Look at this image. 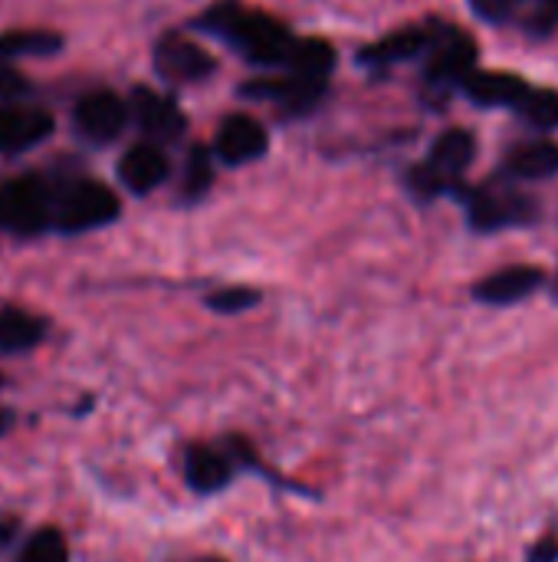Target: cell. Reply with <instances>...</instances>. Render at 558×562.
Instances as JSON below:
<instances>
[{
    "mask_svg": "<svg viewBox=\"0 0 558 562\" xmlns=\"http://www.w3.org/2000/svg\"><path fill=\"white\" fill-rule=\"evenodd\" d=\"M197 30L224 40L227 46H234L243 59L257 63V66H286L296 36L286 30L283 20L253 10L240 0H217L214 7H207L197 20Z\"/></svg>",
    "mask_w": 558,
    "mask_h": 562,
    "instance_id": "6da1fadb",
    "label": "cell"
},
{
    "mask_svg": "<svg viewBox=\"0 0 558 562\" xmlns=\"http://www.w3.org/2000/svg\"><path fill=\"white\" fill-rule=\"evenodd\" d=\"M454 201L467 214V227L474 234H503V231H523L539 224L543 204L533 198L523 184H513L500 178L497 171L480 184H464Z\"/></svg>",
    "mask_w": 558,
    "mask_h": 562,
    "instance_id": "7a4b0ae2",
    "label": "cell"
},
{
    "mask_svg": "<svg viewBox=\"0 0 558 562\" xmlns=\"http://www.w3.org/2000/svg\"><path fill=\"white\" fill-rule=\"evenodd\" d=\"M474 161H477V135L470 128L454 125L431 142L424 161L408 168L405 184L421 204H431L437 198H454L467 184V171Z\"/></svg>",
    "mask_w": 558,
    "mask_h": 562,
    "instance_id": "3957f363",
    "label": "cell"
},
{
    "mask_svg": "<svg viewBox=\"0 0 558 562\" xmlns=\"http://www.w3.org/2000/svg\"><path fill=\"white\" fill-rule=\"evenodd\" d=\"M421 63H424V86L434 95H451V92H460L464 79L477 69L480 43L470 30L457 23L431 20V43Z\"/></svg>",
    "mask_w": 558,
    "mask_h": 562,
    "instance_id": "277c9868",
    "label": "cell"
},
{
    "mask_svg": "<svg viewBox=\"0 0 558 562\" xmlns=\"http://www.w3.org/2000/svg\"><path fill=\"white\" fill-rule=\"evenodd\" d=\"M122 204L118 194L95 181V178H79L66 184L59 194H53V227L59 234H89L118 217Z\"/></svg>",
    "mask_w": 558,
    "mask_h": 562,
    "instance_id": "5b68a950",
    "label": "cell"
},
{
    "mask_svg": "<svg viewBox=\"0 0 558 562\" xmlns=\"http://www.w3.org/2000/svg\"><path fill=\"white\" fill-rule=\"evenodd\" d=\"M0 227L16 237H36L53 227V191L36 175L0 184Z\"/></svg>",
    "mask_w": 558,
    "mask_h": 562,
    "instance_id": "8992f818",
    "label": "cell"
},
{
    "mask_svg": "<svg viewBox=\"0 0 558 562\" xmlns=\"http://www.w3.org/2000/svg\"><path fill=\"white\" fill-rule=\"evenodd\" d=\"M546 283H549V273L543 267H536V263H510V267H500V270L480 277L470 286V296L480 306L510 310V306L526 303L539 290H546Z\"/></svg>",
    "mask_w": 558,
    "mask_h": 562,
    "instance_id": "52a82bcc",
    "label": "cell"
},
{
    "mask_svg": "<svg viewBox=\"0 0 558 562\" xmlns=\"http://www.w3.org/2000/svg\"><path fill=\"white\" fill-rule=\"evenodd\" d=\"M151 59H155L158 76H164L171 82H204L217 69L214 53H207L201 43H194L181 33H164L155 43Z\"/></svg>",
    "mask_w": 558,
    "mask_h": 562,
    "instance_id": "ba28073f",
    "label": "cell"
},
{
    "mask_svg": "<svg viewBox=\"0 0 558 562\" xmlns=\"http://www.w3.org/2000/svg\"><path fill=\"white\" fill-rule=\"evenodd\" d=\"M76 132L89 142H112L128 125V102L112 89H92L86 92L72 109Z\"/></svg>",
    "mask_w": 558,
    "mask_h": 562,
    "instance_id": "9c48e42d",
    "label": "cell"
},
{
    "mask_svg": "<svg viewBox=\"0 0 558 562\" xmlns=\"http://www.w3.org/2000/svg\"><path fill=\"white\" fill-rule=\"evenodd\" d=\"M497 175L513 181V184L553 181V178H558V142H553L549 135H536L529 142L506 148Z\"/></svg>",
    "mask_w": 558,
    "mask_h": 562,
    "instance_id": "30bf717a",
    "label": "cell"
},
{
    "mask_svg": "<svg viewBox=\"0 0 558 562\" xmlns=\"http://www.w3.org/2000/svg\"><path fill=\"white\" fill-rule=\"evenodd\" d=\"M128 115H135V125L158 145V142H174L187 128V119L181 105L171 95H161L148 86H138L128 102Z\"/></svg>",
    "mask_w": 558,
    "mask_h": 562,
    "instance_id": "8fae6325",
    "label": "cell"
},
{
    "mask_svg": "<svg viewBox=\"0 0 558 562\" xmlns=\"http://www.w3.org/2000/svg\"><path fill=\"white\" fill-rule=\"evenodd\" d=\"M529 79L523 72L513 69H474L460 92L477 105V109H506L516 112V105L523 102V95L529 92Z\"/></svg>",
    "mask_w": 558,
    "mask_h": 562,
    "instance_id": "7c38bea8",
    "label": "cell"
},
{
    "mask_svg": "<svg viewBox=\"0 0 558 562\" xmlns=\"http://www.w3.org/2000/svg\"><path fill=\"white\" fill-rule=\"evenodd\" d=\"M266 148H270V135H266L263 122L247 112L227 115L214 138V155L224 165H250V161L263 158Z\"/></svg>",
    "mask_w": 558,
    "mask_h": 562,
    "instance_id": "4fadbf2b",
    "label": "cell"
},
{
    "mask_svg": "<svg viewBox=\"0 0 558 562\" xmlns=\"http://www.w3.org/2000/svg\"><path fill=\"white\" fill-rule=\"evenodd\" d=\"M431 43V20L421 23V26H401L368 46L358 49V63L368 66V69H391L398 63H411V59H421L424 49Z\"/></svg>",
    "mask_w": 558,
    "mask_h": 562,
    "instance_id": "5bb4252c",
    "label": "cell"
},
{
    "mask_svg": "<svg viewBox=\"0 0 558 562\" xmlns=\"http://www.w3.org/2000/svg\"><path fill=\"white\" fill-rule=\"evenodd\" d=\"M56 122L46 109H20V105H0V155H16L26 148H36L53 135Z\"/></svg>",
    "mask_w": 558,
    "mask_h": 562,
    "instance_id": "9a60e30c",
    "label": "cell"
},
{
    "mask_svg": "<svg viewBox=\"0 0 558 562\" xmlns=\"http://www.w3.org/2000/svg\"><path fill=\"white\" fill-rule=\"evenodd\" d=\"M168 175H171V161L164 148L155 142H138L118 158V181L132 194H151L168 181Z\"/></svg>",
    "mask_w": 558,
    "mask_h": 562,
    "instance_id": "2e32d148",
    "label": "cell"
},
{
    "mask_svg": "<svg viewBox=\"0 0 558 562\" xmlns=\"http://www.w3.org/2000/svg\"><path fill=\"white\" fill-rule=\"evenodd\" d=\"M237 474V464L230 461V454L217 451L214 445H191L184 451V484L194 491V494H220L230 487Z\"/></svg>",
    "mask_w": 558,
    "mask_h": 562,
    "instance_id": "e0dca14e",
    "label": "cell"
},
{
    "mask_svg": "<svg viewBox=\"0 0 558 562\" xmlns=\"http://www.w3.org/2000/svg\"><path fill=\"white\" fill-rule=\"evenodd\" d=\"M243 95H253V99H263V102H276L280 109L286 112H309L322 102L326 95V86H312V82H303L296 76H280V79H257L250 86H243Z\"/></svg>",
    "mask_w": 558,
    "mask_h": 562,
    "instance_id": "ac0fdd59",
    "label": "cell"
},
{
    "mask_svg": "<svg viewBox=\"0 0 558 562\" xmlns=\"http://www.w3.org/2000/svg\"><path fill=\"white\" fill-rule=\"evenodd\" d=\"M289 76L312 82V86H329V76L335 69V46L322 36H306L293 43V53L286 59Z\"/></svg>",
    "mask_w": 558,
    "mask_h": 562,
    "instance_id": "d6986e66",
    "label": "cell"
},
{
    "mask_svg": "<svg viewBox=\"0 0 558 562\" xmlns=\"http://www.w3.org/2000/svg\"><path fill=\"white\" fill-rule=\"evenodd\" d=\"M46 319L16 306H3L0 310V352L7 356H20V352H33L43 339H46Z\"/></svg>",
    "mask_w": 558,
    "mask_h": 562,
    "instance_id": "ffe728a7",
    "label": "cell"
},
{
    "mask_svg": "<svg viewBox=\"0 0 558 562\" xmlns=\"http://www.w3.org/2000/svg\"><path fill=\"white\" fill-rule=\"evenodd\" d=\"M529 132L536 135H553L558 128V89L553 86H529L523 102L513 112Z\"/></svg>",
    "mask_w": 558,
    "mask_h": 562,
    "instance_id": "44dd1931",
    "label": "cell"
},
{
    "mask_svg": "<svg viewBox=\"0 0 558 562\" xmlns=\"http://www.w3.org/2000/svg\"><path fill=\"white\" fill-rule=\"evenodd\" d=\"M62 49V36L56 30H3L0 33V59H13V56H56Z\"/></svg>",
    "mask_w": 558,
    "mask_h": 562,
    "instance_id": "7402d4cb",
    "label": "cell"
},
{
    "mask_svg": "<svg viewBox=\"0 0 558 562\" xmlns=\"http://www.w3.org/2000/svg\"><path fill=\"white\" fill-rule=\"evenodd\" d=\"M16 562H69V543H66L62 530L43 527L33 537H26Z\"/></svg>",
    "mask_w": 558,
    "mask_h": 562,
    "instance_id": "603a6c76",
    "label": "cell"
},
{
    "mask_svg": "<svg viewBox=\"0 0 558 562\" xmlns=\"http://www.w3.org/2000/svg\"><path fill=\"white\" fill-rule=\"evenodd\" d=\"M210 184H214V155L204 145H194L187 168H184V198L197 201L210 191Z\"/></svg>",
    "mask_w": 558,
    "mask_h": 562,
    "instance_id": "cb8c5ba5",
    "label": "cell"
},
{
    "mask_svg": "<svg viewBox=\"0 0 558 562\" xmlns=\"http://www.w3.org/2000/svg\"><path fill=\"white\" fill-rule=\"evenodd\" d=\"M520 30L529 40H549L558 33V0H529L520 20Z\"/></svg>",
    "mask_w": 558,
    "mask_h": 562,
    "instance_id": "d4e9b609",
    "label": "cell"
},
{
    "mask_svg": "<svg viewBox=\"0 0 558 562\" xmlns=\"http://www.w3.org/2000/svg\"><path fill=\"white\" fill-rule=\"evenodd\" d=\"M470 13L490 26H520L529 0H467Z\"/></svg>",
    "mask_w": 558,
    "mask_h": 562,
    "instance_id": "484cf974",
    "label": "cell"
},
{
    "mask_svg": "<svg viewBox=\"0 0 558 562\" xmlns=\"http://www.w3.org/2000/svg\"><path fill=\"white\" fill-rule=\"evenodd\" d=\"M260 300H263V293L253 286H224V290H214L207 296V310H214L220 316H237V313L260 306Z\"/></svg>",
    "mask_w": 558,
    "mask_h": 562,
    "instance_id": "4316f807",
    "label": "cell"
},
{
    "mask_svg": "<svg viewBox=\"0 0 558 562\" xmlns=\"http://www.w3.org/2000/svg\"><path fill=\"white\" fill-rule=\"evenodd\" d=\"M20 92H26L23 72H20L16 66H10L7 59H0V95H3V99H13V95H20Z\"/></svg>",
    "mask_w": 558,
    "mask_h": 562,
    "instance_id": "83f0119b",
    "label": "cell"
},
{
    "mask_svg": "<svg viewBox=\"0 0 558 562\" xmlns=\"http://www.w3.org/2000/svg\"><path fill=\"white\" fill-rule=\"evenodd\" d=\"M526 562H558V537L556 533H543L529 553H526Z\"/></svg>",
    "mask_w": 558,
    "mask_h": 562,
    "instance_id": "f1b7e54d",
    "label": "cell"
},
{
    "mask_svg": "<svg viewBox=\"0 0 558 562\" xmlns=\"http://www.w3.org/2000/svg\"><path fill=\"white\" fill-rule=\"evenodd\" d=\"M10 425H13V415H10L7 408H0V438L10 431Z\"/></svg>",
    "mask_w": 558,
    "mask_h": 562,
    "instance_id": "f546056e",
    "label": "cell"
},
{
    "mask_svg": "<svg viewBox=\"0 0 558 562\" xmlns=\"http://www.w3.org/2000/svg\"><path fill=\"white\" fill-rule=\"evenodd\" d=\"M546 290H549V296H553V303H558V270L549 277V283H546Z\"/></svg>",
    "mask_w": 558,
    "mask_h": 562,
    "instance_id": "4dcf8cb0",
    "label": "cell"
},
{
    "mask_svg": "<svg viewBox=\"0 0 558 562\" xmlns=\"http://www.w3.org/2000/svg\"><path fill=\"white\" fill-rule=\"evenodd\" d=\"M201 562H224V560H201Z\"/></svg>",
    "mask_w": 558,
    "mask_h": 562,
    "instance_id": "1f68e13d",
    "label": "cell"
}]
</instances>
